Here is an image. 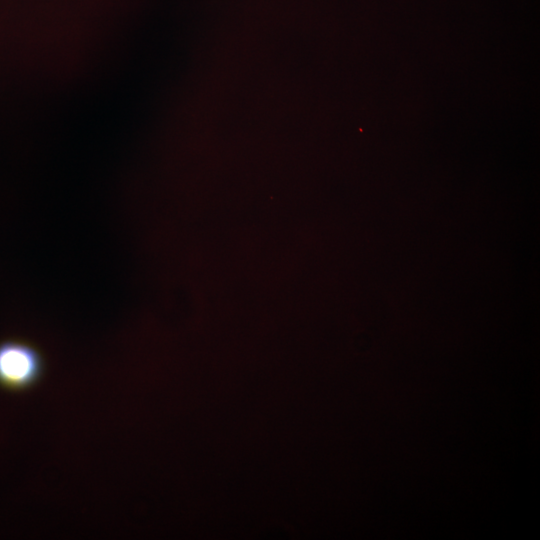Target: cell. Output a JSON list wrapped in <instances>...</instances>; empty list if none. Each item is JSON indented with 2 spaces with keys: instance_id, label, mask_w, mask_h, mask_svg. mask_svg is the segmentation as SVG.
<instances>
[{
  "instance_id": "6da1fadb",
  "label": "cell",
  "mask_w": 540,
  "mask_h": 540,
  "mask_svg": "<svg viewBox=\"0 0 540 540\" xmlns=\"http://www.w3.org/2000/svg\"><path fill=\"white\" fill-rule=\"evenodd\" d=\"M44 368L43 355L32 344L15 339L0 342V387L27 390L39 382Z\"/></svg>"
}]
</instances>
